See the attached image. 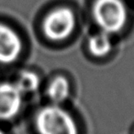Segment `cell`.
Returning a JSON list of instances; mask_svg holds the SVG:
<instances>
[{"instance_id": "obj_1", "label": "cell", "mask_w": 134, "mask_h": 134, "mask_svg": "<svg viewBox=\"0 0 134 134\" xmlns=\"http://www.w3.org/2000/svg\"><path fill=\"white\" fill-rule=\"evenodd\" d=\"M35 126L39 134H79L75 119L58 104L39 109L35 117Z\"/></svg>"}, {"instance_id": "obj_2", "label": "cell", "mask_w": 134, "mask_h": 134, "mask_svg": "<svg viewBox=\"0 0 134 134\" xmlns=\"http://www.w3.org/2000/svg\"><path fill=\"white\" fill-rule=\"evenodd\" d=\"M92 16L102 32L112 35L125 27L128 10L122 0H96L92 7Z\"/></svg>"}, {"instance_id": "obj_3", "label": "cell", "mask_w": 134, "mask_h": 134, "mask_svg": "<svg viewBox=\"0 0 134 134\" xmlns=\"http://www.w3.org/2000/svg\"><path fill=\"white\" fill-rule=\"evenodd\" d=\"M75 27V16L71 8L61 7L52 10L44 18L42 30L52 41H62L72 35Z\"/></svg>"}, {"instance_id": "obj_4", "label": "cell", "mask_w": 134, "mask_h": 134, "mask_svg": "<svg viewBox=\"0 0 134 134\" xmlns=\"http://www.w3.org/2000/svg\"><path fill=\"white\" fill-rule=\"evenodd\" d=\"M22 92L15 83H0V120H9L18 115L22 106Z\"/></svg>"}, {"instance_id": "obj_5", "label": "cell", "mask_w": 134, "mask_h": 134, "mask_svg": "<svg viewBox=\"0 0 134 134\" xmlns=\"http://www.w3.org/2000/svg\"><path fill=\"white\" fill-rule=\"evenodd\" d=\"M22 51V41L15 30L0 23V63L15 62Z\"/></svg>"}, {"instance_id": "obj_6", "label": "cell", "mask_w": 134, "mask_h": 134, "mask_svg": "<svg viewBox=\"0 0 134 134\" xmlns=\"http://www.w3.org/2000/svg\"><path fill=\"white\" fill-rule=\"evenodd\" d=\"M71 93L70 83L66 78L58 76L51 81L47 88V95L53 104H62L69 98Z\"/></svg>"}, {"instance_id": "obj_7", "label": "cell", "mask_w": 134, "mask_h": 134, "mask_svg": "<svg viewBox=\"0 0 134 134\" xmlns=\"http://www.w3.org/2000/svg\"><path fill=\"white\" fill-rule=\"evenodd\" d=\"M110 35L100 32L97 35L92 36L88 40V50L93 56L101 58L107 55L112 49Z\"/></svg>"}, {"instance_id": "obj_8", "label": "cell", "mask_w": 134, "mask_h": 134, "mask_svg": "<svg viewBox=\"0 0 134 134\" xmlns=\"http://www.w3.org/2000/svg\"><path fill=\"white\" fill-rule=\"evenodd\" d=\"M15 84L22 92V94L31 93L38 90L39 86V80L36 74L27 71L20 74Z\"/></svg>"}, {"instance_id": "obj_9", "label": "cell", "mask_w": 134, "mask_h": 134, "mask_svg": "<svg viewBox=\"0 0 134 134\" xmlns=\"http://www.w3.org/2000/svg\"><path fill=\"white\" fill-rule=\"evenodd\" d=\"M0 134H5V133H4V131H2V130H1V129H0Z\"/></svg>"}]
</instances>
